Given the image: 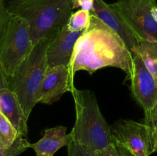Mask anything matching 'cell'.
Here are the masks:
<instances>
[{
  "mask_svg": "<svg viewBox=\"0 0 157 156\" xmlns=\"http://www.w3.org/2000/svg\"><path fill=\"white\" fill-rule=\"evenodd\" d=\"M110 128L113 142L133 156H150L156 152L153 129L144 122L120 119Z\"/></svg>",
  "mask_w": 157,
  "mask_h": 156,
  "instance_id": "obj_7",
  "label": "cell"
},
{
  "mask_svg": "<svg viewBox=\"0 0 157 156\" xmlns=\"http://www.w3.org/2000/svg\"><path fill=\"white\" fill-rule=\"evenodd\" d=\"M72 141L71 133H67V127L63 125L44 129V136L35 143H29V148L35 151L36 156H54L62 147Z\"/></svg>",
  "mask_w": 157,
  "mask_h": 156,
  "instance_id": "obj_13",
  "label": "cell"
},
{
  "mask_svg": "<svg viewBox=\"0 0 157 156\" xmlns=\"http://www.w3.org/2000/svg\"><path fill=\"white\" fill-rule=\"evenodd\" d=\"M0 112L11 122L18 134L28 136V118L23 112L16 95L9 88L0 90Z\"/></svg>",
  "mask_w": 157,
  "mask_h": 156,
  "instance_id": "obj_12",
  "label": "cell"
},
{
  "mask_svg": "<svg viewBox=\"0 0 157 156\" xmlns=\"http://www.w3.org/2000/svg\"><path fill=\"white\" fill-rule=\"evenodd\" d=\"M71 93L75 101V125L71 134L72 140L97 151L113 142L111 128L101 113L94 93L74 87Z\"/></svg>",
  "mask_w": 157,
  "mask_h": 156,
  "instance_id": "obj_2",
  "label": "cell"
},
{
  "mask_svg": "<svg viewBox=\"0 0 157 156\" xmlns=\"http://www.w3.org/2000/svg\"><path fill=\"white\" fill-rule=\"evenodd\" d=\"M97 156H132L125 148L117 145L114 142L104 149L96 151Z\"/></svg>",
  "mask_w": 157,
  "mask_h": 156,
  "instance_id": "obj_18",
  "label": "cell"
},
{
  "mask_svg": "<svg viewBox=\"0 0 157 156\" xmlns=\"http://www.w3.org/2000/svg\"><path fill=\"white\" fill-rule=\"evenodd\" d=\"M133 54L140 57L146 67L157 79V41H139Z\"/></svg>",
  "mask_w": 157,
  "mask_h": 156,
  "instance_id": "obj_14",
  "label": "cell"
},
{
  "mask_svg": "<svg viewBox=\"0 0 157 156\" xmlns=\"http://www.w3.org/2000/svg\"><path fill=\"white\" fill-rule=\"evenodd\" d=\"M144 123L150 125L152 128L157 124V102L147 117L144 118Z\"/></svg>",
  "mask_w": 157,
  "mask_h": 156,
  "instance_id": "obj_22",
  "label": "cell"
},
{
  "mask_svg": "<svg viewBox=\"0 0 157 156\" xmlns=\"http://www.w3.org/2000/svg\"><path fill=\"white\" fill-rule=\"evenodd\" d=\"M6 88H9V80L0 63V90Z\"/></svg>",
  "mask_w": 157,
  "mask_h": 156,
  "instance_id": "obj_23",
  "label": "cell"
},
{
  "mask_svg": "<svg viewBox=\"0 0 157 156\" xmlns=\"http://www.w3.org/2000/svg\"><path fill=\"white\" fill-rule=\"evenodd\" d=\"M6 0H0V30L11 16L6 6Z\"/></svg>",
  "mask_w": 157,
  "mask_h": 156,
  "instance_id": "obj_21",
  "label": "cell"
},
{
  "mask_svg": "<svg viewBox=\"0 0 157 156\" xmlns=\"http://www.w3.org/2000/svg\"><path fill=\"white\" fill-rule=\"evenodd\" d=\"M132 156H133V155H132Z\"/></svg>",
  "mask_w": 157,
  "mask_h": 156,
  "instance_id": "obj_26",
  "label": "cell"
},
{
  "mask_svg": "<svg viewBox=\"0 0 157 156\" xmlns=\"http://www.w3.org/2000/svg\"><path fill=\"white\" fill-rule=\"evenodd\" d=\"M83 32H75L64 25L48 37L46 59L48 68L70 65L75 44Z\"/></svg>",
  "mask_w": 157,
  "mask_h": 156,
  "instance_id": "obj_9",
  "label": "cell"
},
{
  "mask_svg": "<svg viewBox=\"0 0 157 156\" xmlns=\"http://www.w3.org/2000/svg\"><path fill=\"white\" fill-rule=\"evenodd\" d=\"M67 148L68 156H97L96 151H91L73 140L67 145Z\"/></svg>",
  "mask_w": 157,
  "mask_h": 156,
  "instance_id": "obj_19",
  "label": "cell"
},
{
  "mask_svg": "<svg viewBox=\"0 0 157 156\" xmlns=\"http://www.w3.org/2000/svg\"><path fill=\"white\" fill-rule=\"evenodd\" d=\"M48 38L35 43L31 53L20 64L15 74L8 79L9 89L16 95L28 119L39 100L41 84L48 68Z\"/></svg>",
  "mask_w": 157,
  "mask_h": 156,
  "instance_id": "obj_4",
  "label": "cell"
},
{
  "mask_svg": "<svg viewBox=\"0 0 157 156\" xmlns=\"http://www.w3.org/2000/svg\"><path fill=\"white\" fill-rule=\"evenodd\" d=\"M90 12L79 9L75 12H72L67 21V28L75 32H84L90 22Z\"/></svg>",
  "mask_w": 157,
  "mask_h": 156,
  "instance_id": "obj_16",
  "label": "cell"
},
{
  "mask_svg": "<svg viewBox=\"0 0 157 156\" xmlns=\"http://www.w3.org/2000/svg\"><path fill=\"white\" fill-rule=\"evenodd\" d=\"M152 15H153V18L154 19V21L157 23V6L156 8L153 9L152 11Z\"/></svg>",
  "mask_w": 157,
  "mask_h": 156,
  "instance_id": "obj_25",
  "label": "cell"
},
{
  "mask_svg": "<svg viewBox=\"0 0 157 156\" xmlns=\"http://www.w3.org/2000/svg\"><path fill=\"white\" fill-rule=\"evenodd\" d=\"M153 136H154V146L155 151H157V124L153 125Z\"/></svg>",
  "mask_w": 157,
  "mask_h": 156,
  "instance_id": "obj_24",
  "label": "cell"
},
{
  "mask_svg": "<svg viewBox=\"0 0 157 156\" xmlns=\"http://www.w3.org/2000/svg\"><path fill=\"white\" fill-rule=\"evenodd\" d=\"M90 14L99 18L117 34L124 41L130 51L132 54L133 53L139 44V41L121 17L112 9L110 4L106 3L104 0H94V8Z\"/></svg>",
  "mask_w": 157,
  "mask_h": 156,
  "instance_id": "obj_11",
  "label": "cell"
},
{
  "mask_svg": "<svg viewBox=\"0 0 157 156\" xmlns=\"http://www.w3.org/2000/svg\"><path fill=\"white\" fill-rule=\"evenodd\" d=\"M73 0H9L8 11L27 21L35 44L67 24Z\"/></svg>",
  "mask_w": 157,
  "mask_h": 156,
  "instance_id": "obj_3",
  "label": "cell"
},
{
  "mask_svg": "<svg viewBox=\"0 0 157 156\" xmlns=\"http://www.w3.org/2000/svg\"><path fill=\"white\" fill-rule=\"evenodd\" d=\"M75 87L68 66H57L47 68L44 74L38 102L51 105L58 101L63 94L71 91Z\"/></svg>",
  "mask_w": 157,
  "mask_h": 156,
  "instance_id": "obj_10",
  "label": "cell"
},
{
  "mask_svg": "<svg viewBox=\"0 0 157 156\" xmlns=\"http://www.w3.org/2000/svg\"><path fill=\"white\" fill-rule=\"evenodd\" d=\"M133 54L124 41L99 18L90 15L88 26L75 44L69 70L74 82L75 73L85 70L90 74L104 67H116L130 76Z\"/></svg>",
  "mask_w": 157,
  "mask_h": 156,
  "instance_id": "obj_1",
  "label": "cell"
},
{
  "mask_svg": "<svg viewBox=\"0 0 157 156\" xmlns=\"http://www.w3.org/2000/svg\"><path fill=\"white\" fill-rule=\"evenodd\" d=\"M18 135L17 130L0 112V148L10 146Z\"/></svg>",
  "mask_w": 157,
  "mask_h": 156,
  "instance_id": "obj_15",
  "label": "cell"
},
{
  "mask_svg": "<svg viewBox=\"0 0 157 156\" xmlns=\"http://www.w3.org/2000/svg\"><path fill=\"white\" fill-rule=\"evenodd\" d=\"M81 8L83 10L90 11L94 8V0H73L72 1V9Z\"/></svg>",
  "mask_w": 157,
  "mask_h": 156,
  "instance_id": "obj_20",
  "label": "cell"
},
{
  "mask_svg": "<svg viewBox=\"0 0 157 156\" xmlns=\"http://www.w3.org/2000/svg\"><path fill=\"white\" fill-rule=\"evenodd\" d=\"M33 46L27 21L11 15L0 30V63L8 79L15 74Z\"/></svg>",
  "mask_w": 157,
  "mask_h": 156,
  "instance_id": "obj_5",
  "label": "cell"
},
{
  "mask_svg": "<svg viewBox=\"0 0 157 156\" xmlns=\"http://www.w3.org/2000/svg\"><path fill=\"white\" fill-rule=\"evenodd\" d=\"M29 141L27 138L18 135L15 142L9 147L0 148V156H19L29 148Z\"/></svg>",
  "mask_w": 157,
  "mask_h": 156,
  "instance_id": "obj_17",
  "label": "cell"
},
{
  "mask_svg": "<svg viewBox=\"0 0 157 156\" xmlns=\"http://www.w3.org/2000/svg\"><path fill=\"white\" fill-rule=\"evenodd\" d=\"M128 80H130L132 96L147 117L157 102V79L149 71L138 54H133Z\"/></svg>",
  "mask_w": 157,
  "mask_h": 156,
  "instance_id": "obj_8",
  "label": "cell"
},
{
  "mask_svg": "<svg viewBox=\"0 0 157 156\" xmlns=\"http://www.w3.org/2000/svg\"><path fill=\"white\" fill-rule=\"evenodd\" d=\"M139 41H157V23L152 11L156 0H117L110 4Z\"/></svg>",
  "mask_w": 157,
  "mask_h": 156,
  "instance_id": "obj_6",
  "label": "cell"
}]
</instances>
